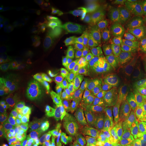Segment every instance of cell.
I'll list each match as a JSON object with an SVG mask.
<instances>
[{
    "instance_id": "1",
    "label": "cell",
    "mask_w": 146,
    "mask_h": 146,
    "mask_svg": "<svg viewBox=\"0 0 146 146\" xmlns=\"http://www.w3.org/2000/svg\"><path fill=\"white\" fill-rule=\"evenodd\" d=\"M137 96L123 80L118 81L108 108V117L111 127H118L129 117Z\"/></svg>"
},
{
    "instance_id": "2",
    "label": "cell",
    "mask_w": 146,
    "mask_h": 146,
    "mask_svg": "<svg viewBox=\"0 0 146 146\" xmlns=\"http://www.w3.org/2000/svg\"><path fill=\"white\" fill-rule=\"evenodd\" d=\"M118 68L127 69L134 74L139 68L146 66V49L139 52L122 53L117 60Z\"/></svg>"
},
{
    "instance_id": "3",
    "label": "cell",
    "mask_w": 146,
    "mask_h": 146,
    "mask_svg": "<svg viewBox=\"0 0 146 146\" xmlns=\"http://www.w3.org/2000/svg\"><path fill=\"white\" fill-rule=\"evenodd\" d=\"M26 124V116L21 113L8 112L1 115L0 132L3 133H16Z\"/></svg>"
},
{
    "instance_id": "4",
    "label": "cell",
    "mask_w": 146,
    "mask_h": 146,
    "mask_svg": "<svg viewBox=\"0 0 146 146\" xmlns=\"http://www.w3.org/2000/svg\"><path fill=\"white\" fill-rule=\"evenodd\" d=\"M120 79L123 80L137 96L145 94L146 92V66L139 68L134 74L128 73Z\"/></svg>"
},
{
    "instance_id": "5",
    "label": "cell",
    "mask_w": 146,
    "mask_h": 146,
    "mask_svg": "<svg viewBox=\"0 0 146 146\" xmlns=\"http://www.w3.org/2000/svg\"><path fill=\"white\" fill-rule=\"evenodd\" d=\"M76 81L85 85H96L102 79L100 74V66H83L74 76Z\"/></svg>"
},
{
    "instance_id": "6",
    "label": "cell",
    "mask_w": 146,
    "mask_h": 146,
    "mask_svg": "<svg viewBox=\"0 0 146 146\" xmlns=\"http://www.w3.org/2000/svg\"><path fill=\"white\" fill-rule=\"evenodd\" d=\"M90 52L99 56L104 63L111 59L117 60L120 56L116 48L108 43H102L96 45Z\"/></svg>"
},
{
    "instance_id": "7",
    "label": "cell",
    "mask_w": 146,
    "mask_h": 146,
    "mask_svg": "<svg viewBox=\"0 0 146 146\" xmlns=\"http://www.w3.org/2000/svg\"><path fill=\"white\" fill-rule=\"evenodd\" d=\"M23 99V94L20 91L12 88H3L0 94V102L3 106L18 104Z\"/></svg>"
},
{
    "instance_id": "8",
    "label": "cell",
    "mask_w": 146,
    "mask_h": 146,
    "mask_svg": "<svg viewBox=\"0 0 146 146\" xmlns=\"http://www.w3.org/2000/svg\"><path fill=\"white\" fill-rule=\"evenodd\" d=\"M116 47L123 53L139 52L146 49L145 45L143 43L127 39H118Z\"/></svg>"
},
{
    "instance_id": "9",
    "label": "cell",
    "mask_w": 146,
    "mask_h": 146,
    "mask_svg": "<svg viewBox=\"0 0 146 146\" xmlns=\"http://www.w3.org/2000/svg\"><path fill=\"white\" fill-rule=\"evenodd\" d=\"M100 66V74L102 79L108 82L113 78L115 69L118 67L117 60L111 59L102 64Z\"/></svg>"
},
{
    "instance_id": "10",
    "label": "cell",
    "mask_w": 146,
    "mask_h": 146,
    "mask_svg": "<svg viewBox=\"0 0 146 146\" xmlns=\"http://www.w3.org/2000/svg\"><path fill=\"white\" fill-rule=\"evenodd\" d=\"M0 143L3 146H30L26 141L22 140L16 133L1 134L0 136Z\"/></svg>"
},
{
    "instance_id": "11",
    "label": "cell",
    "mask_w": 146,
    "mask_h": 146,
    "mask_svg": "<svg viewBox=\"0 0 146 146\" xmlns=\"http://www.w3.org/2000/svg\"><path fill=\"white\" fill-rule=\"evenodd\" d=\"M94 26L92 23H83V22H73L63 27L64 31L66 32L75 33H90L91 29Z\"/></svg>"
},
{
    "instance_id": "12",
    "label": "cell",
    "mask_w": 146,
    "mask_h": 146,
    "mask_svg": "<svg viewBox=\"0 0 146 146\" xmlns=\"http://www.w3.org/2000/svg\"><path fill=\"white\" fill-rule=\"evenodd\" d=\"M30 64L35 70L51 66L50 58L43 51L35 55L31 60Z\"/></svg>"
},
{
    "instance_id": "13",
    "label": "cell",
    "mask_w": 146,
    "mask_h": 146,
    "mask_svg": "<svg viewBox=\"0 0 146 146\" xmlns=\"http://www.w3.org/2000/svg\"><path fill=\"white\" fill-rule=\"evenodd\" d=\"M129 29L128 34L130 36H139L143 35L146 39V24L141 23L134 18H129Z\"/></svg>"
},
{
    "instance_id": "14",
    "label": "cell",
    "mask_w": 146,
    "mask_h": 146,
    "mask_svg": "<svg viewBox=\"0 0 146 146\" xmlns=\"http://www.w3.org/2000/svg\"><path fill=\"white\" fill-rule=\"evenodd\" d=\"M33 23H35V18L15 17L9 20L8 23L6 24V25L1 28V30L2 31L5 30V29L16 28V27L25 26V25H28Z\"/></svg>"
},
{
    "instance_id": "15",
    "label": "cell",
    "mask_w": 146,
    "mask_h": 146,
    "mask_svg": "<svg viewBox=\"0 0 146 146\" xmlns=\"http://www.w3.org/2000/svg\"><path fill=\"white\" fill-rule=\"evenodd\" d=\"M85 2L89 7L99 14L107 12L110 5V2L106 0H89Z\"/></svg>"
},
{
    "instance_id": "16",
    "label": "cell",
    "mask_w": 146,
    "mask_h": 146,
    "mask_svg": "<svg viewBox=\"0 0 146 146\" xmlns=\"http://www.w3.org/2000/svg\"><path fill=\"white\" fill-rule=\"evenodd\" d=\"M8 58L11 65L18 66L23 62V51L21 47L18 45H12V50Z\"/></svg>"
},
{
    "instance_id": "17",
    "label": "cell",
    "mask_w": 146,
    "mask_h": 146,
    "mask_svg": "<svg viewBox=\"0 0 146 146\" xmlns=\"http://www.w3.org/2000/svg\"><path fill=\"white\" fill-rule=\"evenodd\" d=\"M102 102L98 101L92 103L86 108H82L81 114L86 118H94L100 112L102 109Z\"/></svg>"
},
{
    "instance_id": "18",
    "label": "cell",
    "mask_w": 146,
    "mask_h": 146,
    "mask_svg": "<svg viewBox=\"0 0 146 146\" xmlns=\"http://www.w3.org/2000/svg\"><path fill=\"white\" fill-rule=\"evenodd\" d=\"M60 18L53 16H44V17L35 18V23H38L44 28H50L59 23Z\"/></svg>"
},
{
    "instance_id": "19",
    "label": "cell",
    "mask_w": 146,
    "mask_h": 146,
    "mask_svg": "<svg viewBox=\"0 0 146 146\" xmlns=\"http://www.w3.org/2000/svg\"><path fill=\"white\" fill-rule=\"evenodd\" d=\"M82 89L88 99L91 102V103L100 101V98H102V94H100V91L94 89L93 87H85Z\"/></svg>"
},
{
    "instance_id": "20",
    "label": "cell",
    "mask_w": 146,
    "mask_h": 146,
    "mask_svg": "<svg viewBox=\"0 0 146 146\" xmlns=\"http://www.w3.org/2000/svg\"><path fill=\"white\" fill-rule=\"evenodd\" d=\"M12 45L6 39L0 38V58H7L11 52Z\"/></svg>"
},
{
    "instance_id": "21",
    "label": "cell",
    "mask_w": 146,
    "mask_h": 146,
    "mask_svg": "<svg viewBox=\"0 0 146 146\" xmlns=\"http://www.w3.org/2000/svg\"><path fill=\"white\" fill-rule=\"evenodd\" d=\"M60 52L66 56L72 52L73 49V42L72 41H60L58 43Z\"/></svg>"
},
{
    "instance_id": "22",
    "label": "cell",
    "mask_w": 146,
    "mask_h": 146,
    "mask_svg": "<svg viewBox=\"0 0 146 146\" xmlns=\"http://www.w3.org/2000/svg\"><path fill=\"white\" fill-rule=\"evenodd\" d=\"M18 68L20 73L34 74L35 69L33 68V66L30 64V62L23 61V62L18 66Z\"/></svg>"
},
{
    "instance_id": "23",
    "label": "cell",
    "mask_w": 146,
    "mask_h": 146,
    "mask_svg": "<svg viewBox=\"0 0 146 146\" xmlns=\"http://www.w3.org/2000/svg\"><path fill=\"white\" fill-rule=\"evenodd\" d=\"M77 94L78 100H79L80 104H81L82 108H86L92 104L90 100L88 99V98L86 96V95L85 94V93L83 92L82 89L78 90Z\"/></svg>"
},
{
    "instance_id": "24",
    "label": "cell",
    "mask_w": 146,
    "mask_h": 146,
    "mask_svg": "<svg viewBox=\"0 0 146 146\" xmlns=\"http://www.w3.org/2000/svg\"><path fill=\"white\" fill-rule=\"evenodd\" d=\"M9 76L12 81L14 82L19 81V70H18V66H10L9 68Z\"/></svg>"
},
{
    "instance_id": "25",
    "label": "cell",
    "mask_w": 146,
    "mask_h": 146,
    "mask_svg": "<svg viewBox=\"0 0 146 146\" xmlns=\"http://www.w3.org/2000/svg\"><path fill=\"white\" fill-rule=\"evenodd\" d=\"M102 33V28L100 25H96L92 27L91 29L90 34L94 38H99L101 36Z\"/></svg>"
},
{
    "instance_id": "26",
    "label": "cell",
    "mask_w": 146,
    "mask_h": 146,
    "mask_svg": "<svg viewBox=\"0 0 146 146\" xmlns=\"http://www.w3.org/2000/svg\"><path fill=\"white\" fill-rule=\"evenodd\" d=\"M10 62L7 58H0V72L2 73L8 67Z\"/></svg>"
},
{
    "instance_id": "27",
    "label": "cell",
    "mask_w": 146,
    "mask_h": 146,
    "mask_svg": "<svg viewBox=\"0 0 146 146\" xmlns=\"http://www.w3.org/2000/svg\"><path fill=\"white\" fill-rule=\"evenodd\" d=\"M9 21V18L8 15L7 14H3L1 16V18H0V27L2 28L6 25V24L8 23ZM0 28V29H1Z\"/></svg>"
},
{
    "instance_id": "28",
    "label": "cell",
    "mask_w": 146,
    "mask_h": 146,
    "mask_svg": "<svg viewBox=\"0 0 146 146\" xmlns=\"http://www.w3.org/2000/svg\"><path fill=\"white\" fill-rule=\"evenodd\" d=\"M33 75V74H23V73L19 72V81L20 82H25L29 80V78L32 77Z\"/></svg>"
},
{
    "instance_id": "29",
    "label": "cell",
    "mask_w": 146,
    "mask_h": 146,
    "mask_svg": "<svg viewBox=\"0 0 146 146\" xmlns=\"http://www.w3.org/2000/svg\"><path fill=\"white\" fill-rule=\"evenodd\" d=\"M36 146H58L56 144L50 143V142H41L36 145Z\"/></svg>"
},
{
    "instance_id": "30",
    "label": "cell",
    "mask_w": 146,
    "mask_h": 146,
    "mask_svg": "<svg viewBox=\"0 0 146 146\" xmlns=\"http://www.w3.org/2000/svg\"><path fill=\"white\" fill-rule=\"evenodd\" d=\"M71 146H74V145H71Z\"/></svg>"
},
{
    "instance_id": "31",
    "label": "cell",
    "mask_w": 146,
    "mask_h": 146,
    "mask_svg": "<svg viewBox=\"0 0 146 146\" xmlns=\"http://www.w3.org/2000/svg\"><path fill=\"white\" fill-rule=\"evenodd\" d=\"M0 146H3V145H0Z\"/></svg>"
}]
</instances>
